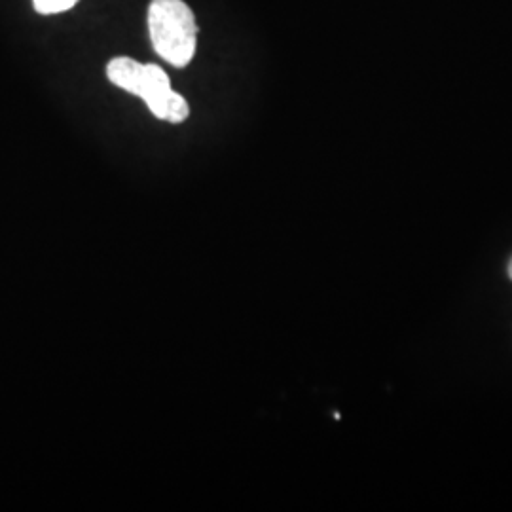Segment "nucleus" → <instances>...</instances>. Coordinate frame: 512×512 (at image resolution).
Instances as JSON below:
<instances>
[{
  "instance_id": "f257e3e1",
  "label": "nucleus",
  "mask_w": 512,
  "mask_h": 512,
  "mask_svg": "<svg viewBox=\"0 0 512 512\" xmlns=\"http://www.w3.org/2000/svg\"><path fill=\"white\" fill-rule=\"evenodd\" d=\"M107 76L114 86L141 97L160 120L181 124L190 114L183 95L171 90L169 76L158 65H143L131 57H114L107 65Z\"/></svg>"
},
{
  "instance_id": "f03ea898",
  "label": "nucleus",
  "mask_w": 512,
  "mask_h": 512,
  "mask_svg": "<svg viewBox=\"0 0 512 512\" xmlns=\"http://www.w3.org/2000/svg\"><path fill=\"white\" fill-rule=\"evenodd\" d=\"M150 42L164 61L183 69L196 54L198 25L184 0H152L148 6Z\"/></svg>"
},
{
  "instance_id": "7ed1b4c3",
  "label": "nucleus",
  "mask_w": 512,
  "mask_h": 512,
  "mask_svg": "<svg viewBox=\"0 0 512 512\" xmlns=\"http://www.w3.org/2000/svg\"><path fill=\"white\" fill-rule=\"evenodd\" d=\"M76 4H78V0H33L35 10L42 16H54V14L67 12Z\"/></svg>"
},
{
  "instance_id": "20e7f679",
  "label": "nucleus",
  "mask_w": 512,
  "mask_h": 512,
  "mask_svg": "<svg viewBox=\"0 0 512 512\" xmlns=\"http://www.w3.org/2000/svg\"><path fill=\"white\" fill-rule=\"evenodd\" d=\"M509 275H511V279H512V260H511V264H509Z\"/></svg>"
}]
</instances>
